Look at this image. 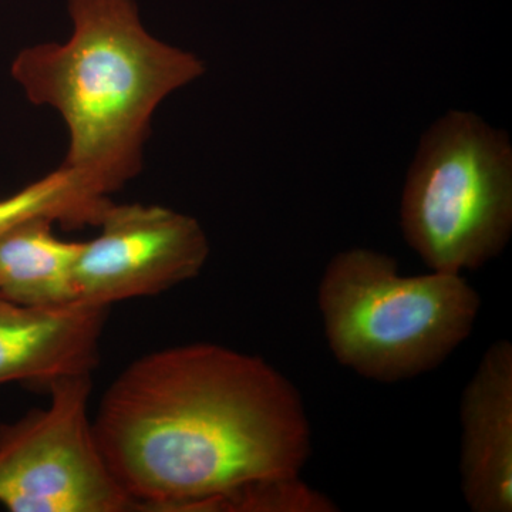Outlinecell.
Masks as SVG:
<instances>
[{
	"label": "cell",
	"mask_w": 512,
	"mask_h": 512,
	"mask_svg": "<svg viewBox=\"0 0 512 512\" xmlns=\"http://www.w3.org/2000/svg\"><path fill=\"white\" fill-rule=\"evenodd\" d=\"M50 218L37 217L0 237V296L29 308H66L82 302L74 268L82 242L57 238Z\"/></svg>",
	"instance_id": "9c48e42d"
},
{
	"label": "cell",
	"mask_w": 512,
	"mask_h": 512,
	"mask_svg": "<svg viewBox=\"0 0 512 512\" xmlns=\"http://www.w3.org/2000/svg\"><path fill=\"white\" fill-rule=\"evenodd\" d=\"M97 227L74 268L79 299L92 305L158 295L197 278L210 258L200 222L161 205L111 202Z\"/></svg>",
	"instance_id": "8992f818"
},
{
	"label": "cell",
	"mask_w": 512,
	"mask_h": 512,
	"mask_svg": "<svg viewBox=\"0 0 512 512\" xmlns=\"http://www.w3.org/2000/svg\"><path fill=\"white\" fill-rule=\"evenodd\" d=\"M400 227L431 271L463 275L497 258L512 234L507 133L470 111L434 121L407 171Z\"/></svg>",
	"instance_id": "277c9868"
},
{
	"label": "cell",
	"mask_w": 512,
	"mask_h": 512,
	"mask_svg": "<svg viewBox=\"0 0 512 512\" xmlns=\"http://www.w3.org/2000/svg\"><path fill=\"white\" fill-rule=\"evenodd\" d=\"M72 33L20 50L10 74L69 133L64 167L110 197L143 170L160 104L205 73L200 57L151 35L136 0H67Z\"/></svg>",
	"instance_id": "7a4b0ae2"
},
{
	"label": "cell",
	"mask_w": 512,
	"mask_h": 512,
	"mask_svg": "<svg viewBox=\"0 0 512 512\" xmlns=\"http://www.w3.org/2000/svg\"><path fill=\"white\" fill-rule=\"evenodd\" d=\"M110 197L101 194L70 168L57 170L0 200V237L9 229L32 220L50 218L66 228L97 227Z\"/></svg>",
	"instance_id": "30bf717a"
},
{
	"label": "cell",
	"mask_w": 512,
	"mask_h": 512,
	"mask_svg": "<svg viewBox=\"0 0 512 512\" xmlns=\"http://www.w3.org/2000/svg\"><path fill=\"white\" fill-rule=\"evenodd\" d=\"M318 306L339 365L397 383L437 369L470 338L481 296L461 274L403 276L393 256L349 248L326 265Z\"/></svg>",
	"instance_id": "3957f363"
},
{
	"label": "cell",
	"mask_w": 512,
	"mask_h": 512,
	"mask_svg": "<svg viewBox=\"0 0 512 512\" xmlns=\"http://www.w3.org/2000/svg\"><path fill=\"white\" fill-rule=\"evenodd\" d=\"M50 403L0 426V505L12 512L134 511L101 456L92 375L53 380Z\"/></svg>",
	"instance_id": "5b68a950"
},
{
	"label": "cell",
	"mask_w": 512,
	"mask_h": 512,
	"mask_svg": "<svg viewBox=\"0 0 512 512\" xmlns=\"http://www.w3.org/2000/svg\"><path fill=\"white\" fill-rule=\"evenodd\" d=\"M460 478L473 512L512 511V343L490 346L460 400Z\"/></svg>",
	"instance_id": "52a82bcc"
},
{
	"label": "cell",
	"mask_w": 512,
	"mask_h": 512,
	"mask_svg": "<svg viewBox=\"0 0 512 512\" xmlns=\"http://www.w3.org/2000/svg\"><path fill=\"white\" fill-rule=\"evenodd\" d=\"M109 309L86 302L29 308L0 296V386L47 387L62 377L92 375Z\"/></svg>",
	"instance_id": "ba28073f"
},
{
	"label": "cell",
	"mask_w": 512,
	"mask_h": 512,
	"mask_svg": "<svg viewBox=\"0 0 512 512\" xmlns=\"http://www.w3.org/2000/svg\"><path fill=\"white\" fill-rule=\"evenodd\" d=\"M93 431L134 511L222 512L249 484L301 476L312 454L292 380L214 343L131 363L104 393Z\"/></svg>",
	"instance_id": "6da1fadb"
}]
</instances>
